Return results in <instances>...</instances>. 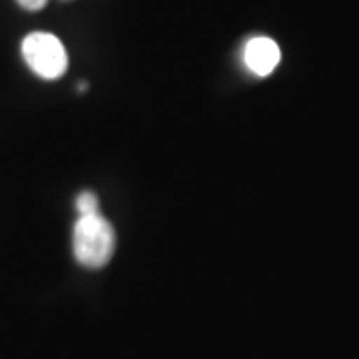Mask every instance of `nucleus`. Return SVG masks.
<instances>
[{"mask_svg": "<svg viewBox=\"0 0 359 359\" xmlns=\"http://www.w3.org/2000/svg\"><path fill=\"white\" fill-rule=\"evenodd\" d=\"M72 250L80 266L90 269L104 268L114 256L116 233L102 214L78 216L72 231Z\"/></svg>", "mask_w": 359, "mask_h": 359, "instance_id": "1", "label": "nucleus"}, {"mask_svg": "<svg viewBox=\"0 0 359 359\" xmlns=\"http://www.w3.org/2000/svg\"><path fill=\"white\" fill-rule=\"evenodd\" d=\"M22 56L28 68L44 80H58L68 70L65 44L50 32H32L22 40Z\"/></svg>", "mask_w": 359, "mask_h": 359, "instance_id": "2", "label": "nucleus"}, {"mask_svg": "<svg viewBox=\"0 0 359 359\" xmlns=\"http://www.w3.org/2000/svg\"><path fill=\"white\" fill-rule=\"evenodd\" d=\"M282 60L280 46L268 36H256L244 46V65L256 76H269Z\"/></svg>", "mask_w": 359, "mask_h": 359, "instance_id": "3", "label": "nucleus"}, {"mask_svg": "<svg viewBox=\"0 0 359 359\" xmlns=\"http://www.w3.org/2000/svg\"><path fill=\"white\" fill-rule=\"evenodd\" d=\"M76 210L80 216H90V214H98L100 205H98V198L96 194L82 192L76 198Z\"/></svg>", "mask_w": 359, "mask_h": 359, "instance_id": "4", "label": "nucleus"}, {"mask_svg": "<svg viewBox=\"0 0 359 359\" xmlns=\"http://www.w3.org/2000/svg\"><path fill=\"white\" fill-rule=\"evenodd\" d=\"M22 8L26 11H40V8H44L46 6V2L48 0H16Z\"/></svg>", "mask_w": 359, "mask_h": 359, "instance_id": "5", "label": "nucleus"}]
</instances>
